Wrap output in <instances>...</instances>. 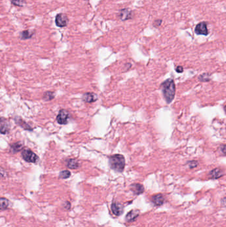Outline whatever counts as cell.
Wrapping results in <instances>:
<instances>
[{
    "label": "cell",
    "mask_w": 226,
    "mask_h": 227,
    "mask_svg": "<svg viewBox=\"0 0 226 227\" xmlns=\"http://www.w3.org/2000/svg\"><path fill=\"white\" fill-rule=\"evenodd\" d=\"M164 97L168 104L171 103L175 96L176 87L175 82L171 78L165 80L161 85Z\"/></svg>",
    "instance_id": "1"
},
{
    "label": "cell",
    "mask_w": 226,
    "mask_h": 227,
    "mask_svg": "<svg viewBox=\"0 0 226 227\" xmlns=\"http://www.w3.org/2000/svg\"><path fill=\"white\" fill-rule=\"evenodd\" d=\"M109 164L111 169L115 171L121 173L123 171L125 166L124 156L121 154H115L110 157Z\"/></svg>",
    "instance_id": "2"
},
{
    "label": "cell",
    "mask_w": 226,
    "mask_h": 227,
    "mask_svg": "<svg viewBox=\"0 0 226 227\" xmlns=\"http://www.w3.org/2000/svg\"><path fill=\"white\" fill-rule=\"evenodd\" d=\"M21 155H22L23 159L29 163H37L38 160V156L33 151L29 149L23 150L21 152Z\"/></svg>",
    "instance_id": "3"
},
{
    "label": "cell",
    "mask_w": 226,
    "mask_h": 227,
    "mask_svg": "<svg viewBox=\"0 0 226 227\" xmlns=\"http://www.w3.org/2000/svg\"><path fill=\"white\" fill-rule=\"evenodd\" d=\"M69 118H70V113L64 109H62L59 111L56 116V121L60 125H65L68 124Z\"/></svg>",
    "instance_id": "4"
},
{
    "label": "cell",
    "mask_w": 226,
    "mask_h": 227,
    "mask_svg": "<svg viewBox=\"0 0 226 227\" xmlns=\"http://www.w3.org/2000/svg\"><path fill=\"white\" fill-rule=\"evenodd\" d=\"M69 22V19L67 15L64 14H59L56 16L55 23L59 27H64L67 26Z\"/></svg>",
    "instance_id": "5"
},
{
    "label": "cell",
    "mask_w": 226,
    "mask_h": 227,
    "mask_svg": "<svg viewBox=\"0 0 226 227\" xmlns=\"http://www.w3.org/2000/svg\"><path fill=\"white\" fill-rule=\"evenodd\" d=\"M194 31L197 35H208L209 34L207 23L206 22H200L197 24L195 27Z\"/></svg>",
    "instance_id": "6"
},
{
    "label": "cell",
    "mask_w": 226,
    "mask_h": 227,
    "mask_svg": "<svg viewBox=\"0 0 226 227\" xmlns=\"http://www.w3.org/2000/svg\"><path fill=\"white\" fill-rule=\"evenodd\" d=\"M133 15V13L131 10L125 8L122 9V10H121L119 11L118 14V17L121 21H127L132 19Z\"/></svg>",
    "instance_id": "7"
},
{
    "label": "cell",
    "mask_w": 226,
    "mask_h": 227,
    "mask_svg": "<svg viewBox=\"0 0 226 227\" xmlns=\"http://www.w3.org/2000/svg\"><path fill=\"white\" fill-rule=\"evenodd\" d=\"M111 209L113 214H114L117 217L120 216L123 213V206L117 202H114L111 204Z\"/></svg>",
    "instance_id": "8"
},
{
    "label": "cell",
    "mask_w": 226,
    "mask_h": 227,
    "mask_svg": "<svg viewBox=\"0 0 226 227\" xmlns=\"http://www.w3.org/2000/svg\"><path fill=\"white\" fill-rule=\"evenodd\" d=\"M83 101L87 103H92L98 100V96L93 93H87L82 96Z\"/></svg>",
    "instance_id": "9"
},
{
    "label": "cell",
    "mask_w": 226,
    "mask_h": 227,
    "mask_svg": "<svg viewBox=\"0 0 226 227\" xmlns=\"http://www.w3.org/2000/svg\"><path fill=\"white\" fill-rule=\"evenodd\" d=\"M131 190L135 195H140L144 192V187L140 183H133L131 185Z\"/></svg>",
    "instance_id": "10"
},
{
    "label": "cell",
    "mask_w": 226,
    "mask_h": 227,
    "mask_svg": "<svg viewBox=\"0 0 226 227\" xmlns=\"http://www.w3.org/2000/svg\"><path fill=\"white\" fill-rule=\"evenodd\" d=\"M151 200L155 206H160L164 202V197L162 194H156L152 197Z\"/></svg>",
    "instance_id": "11"
},
{
    "label": "cell",
    "mask_w": 226,
    "mask_h": 227,
    "mask_svg": "<svg viewBox=\"0 0 226 227\" xmlns=\"http://www.w3.org/2000/svg\"><path fill=\"white\" fill-rule=\"evenodd\" d=\"M139 215V211L138 210H131L127 214L125 217V220L128 222H133L137 219Z\"/></svg>",
    "instance_id": "12"
},
{
    "label": "cell",
    "mask_w": 226,
    "mask_h": 227,
    "mask_svg": "<svg viewBox=\"0 0 226 227\" xmlns=\"http://www.w3.org/2000/svg\"><path fill=\"white\" fill-rule=\"evenodd\" d=\"M67 167L69 169H78L80 167V163L78 161L75 159H68L66 161Z\"/></svg>",
    "instance_id": "13"
},
{
    "label": "cell",
    "mask_w": 226,
    "mask_h": 227,
    "mask_svg": "<svg viewBox=\"0 0 226 227\" xmlns=\"http://www.w3.org/2000/svg\"><path fill=\"white\" fill-rule=\"evenodd\" d=\"M209 175L211 179H218L224 175V172L221 169L216 168L210 172Z\"/></svg>",
    "instance_id": "14"
},
{
    "label": "cell",
    "mask_w": 226,
    "mask_h": 227,
    "mask_svg": "<svg viewBox=\"0 0 226 227\" xmlns=\"http://www.w3.org/2000/svg\"><path fill=\"white\" fill-rule=\"evenodd\" d=\"M0 125H1V134H7L9 131H10V126H9L7 120L4 119L3 118H2L1 122H0Z\"/></svg>",
    "instance_id": "15"
},
{
    "label": "cell",
    "mask_w": 226,
    "mask_h": 227,
    "mask_svg": "<svg viewBox=\"0 0 226 227\" xmlns=\"http://www.w3.org/2000/svg\"><path fill=\"white\" fill-rule=\"evenodd\" d=\"M34 32L31 30H25L20 33V39L21 40H26L33 37Z\"/></svg>",
    "instance_id": "16"
},
{
    "label": "cell",
    "mask_w": 226,
    "mask_h": 227,
    "mask_svg": "<svg viewBox=\"0 0 226 227\" xmlns=\"http://www.w3.org/2000/svg\"><path fill=\"white\" fill-rule=\"evenodd\" d=\"M10 148H11V151L13 153L19 152L23 149V144L21 143L20 142H15V143L11 144Z\"/></svg>",
    "instance_id": "17"
},
{
    "label": "cell",
    "mask_w": 226,
    "mask_h": 227,
    "mask_svg": "<svg viewBox=\"0 0 226 227\" xmlns=\"http://www.w3.org/2000/svg\"><path fill=\"white\" fill-rule=\"evenodd\" d=\"M10 205V201L6 198L2 197L0 199V208H1V211H4L7 209Z\"/></svg>",
    "instance_id": "18"
},
{
    "label": "cell",
    "mask_w": 226,
    "mask_h": 227,
    "mask_svg": "<svg viewBox=\"0 0 226 227\" xmlns=\"http://www.w3.org/2000/svg\"><path fill=\"white\" fill-rule=\"evenodd\" d=\"M54 98V94L53 92H46L45 94H43L42 98L46 101H50V100H53Z\"/></svg>",
    "instance_id": "19"
},
{
    "label": "cell",
    "mask_w": 226,
    "mask_h": 227,
    "mask_svg": "<svg viewBox=\"0 0 226 227\" xmlns=\"http://www.w3.org/2000/svg\"><path fill=\"white\" fill-rule=\"evenodd\" d=\"M11 3L12 5L17 7H23L25 6L26 1L25 0H11Z\"/></svg>",
    "instance_id": "20"
},
{
    "label": "cell",
    "mask_w": 226,
    "mask_h": 227,
    "mask_svg": "<svg viewBox=\"0 0 226 227\" xmlns=\"http://www.w3.org/2000/svg\"><path fill=\"white\" fill-rule=\"evenodd\" d=\"M71 173L68 171V170H64V171H60L59 173V177L61 179H64V180H66V179H68L71 177Z\"/></svg>",
    "instance_id": "21"
},
{
    "label": "cell",
    "mask_w": 226,
    "mask_h": 227,
    "mask_svg": "<svg viewBox=\"0 0 226 227\" xmlns=\"http://www.w3.org/2000/svg\"><path fill=\"white\" fill-rule=\"evenodd\" d=\"M16 121L17 122V124H18L19 126H21V127H22L23 128H24L25 130H31L32 128L31 127H30V126L27 124H26L25 122L22 119H19V120H15V122Z\"/></svg>",
    "instance_id": "22"
},
{
    "label": "cell",
    "mask_w": 226,
    "mask_h": 227,
    "mask_svg": "<svg viewBox=\"0 0 226 227\" xmlns=\"http://www.w3.org/2000/svg\"><path fill=\"white\" fill-rule=\"evenodd\" d=\"M210 75L209 74L207 73H204L203 75H200L199 77L200 80H201L202 82H206V81H209L210 80Z\"/></svg>",
    "instance_id": "23"
},
{
    "label": "cell",
    "mask_w": 226,
    "mask_h": 227,
    "mask_svg": "<svg viewBox=\"0 0 226 227\" xmlns=\"http://www.w3.org/2000/svg\"><path fill=\"white\" fill-rule=\"evenodd\" d=\"M188 164L189 165L190 168H194V167H196L198 166V163L196 161H189V162H188Z\"/></svg>",
    "instance_id": "24"
},
{
    "label": "cell",
    "mask_w": 226,
    "mask_h": 227,
    "mask_svg": "<svg viewBox=\"0 0 226 227\" xmlns=\"http://www.w3.org/2000/svg\"><path fill=\"white\" fill-rule=\"evenodd\" d=\"M163 22V21L161 19H156L155 21H154L153 22V26L155 27H159V26H160Z\"/></svg>",
    "instance_id": "25"
},
{
    "label": "cell",
    "mask_w": 226,
    "mask_h": 227,
    "mask_svg": "<svg viewBox=\"0 0 226 227\" xmlns=\"http://www.w3.org/2000/svg\"><path fill=\"white\" fill-rule=\"evenodd\" d=\"M176 72H177L181 73V72H183V68H182L181 66H179L178 67H176Z\"/></svg>",
    "instance_id": "26"
},
{
    "label": "cell",
    "mask_w": 226,
    "mask_h": 227,
    "mask_svg": "<svg viewBox=\"0 0 226 227\" xmlns=\"http://www.w3.org/2000/svg\"><path fill=\"white\" fill-rule=\"evenodd\" d=\"M64 207H65V208H67V209H69V208H71V203H69V202H68V201H67L66 203H64Z\"/></svg>",
    "instance_id": "27"
},
{
    "label": "cell",
    "mask_w": 226,
    "mask_h": 227,
    "mask_svg": "<svg viewBox=\"0 0 226 227\" xmlns=\"http://www.w3.org/2000/svg\"><path fill=\"white\" fill-rule=\"evenodd\" d=\"M221 151H222L224 154H226V145L221 147Z\"/></svg>",
    "instance_id": "28"
},
{
    "label": "cell",
    "mask_w": 226,
    "mask_h": 227,
    "mask_svg": "<svg viewBox=\"0 0 226 227\" xmlns=\"http://www.w3.org/2000/svg\"><path fill=\"white\" fill-rule=\"evenodd\" d=\"M221 204H222L223 206L226 207V197L224 198L222 200H221Z\"/></svg>",
    "instance_id": "29"
},
{
    "label": "cell",
    "mask_w": 226,
    "mask_h": 227,
    "mask_svg": "<svg viewBox=\"0 0 226 227\" xmlns=\"http://www.w3.org/2000/svg\"><path fill=\"white\" fill-rule=\"evenodd\" d=\"M225 110L226 111V105H225Z\"/></svg>",
    "instance_id": "30"
}]
</instances>
